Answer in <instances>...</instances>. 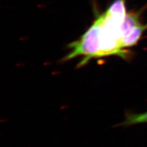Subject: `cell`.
<instances>
[{
	"mask_svg": "<svg viewBox=\"0 0 147 147\" xmlns=\"http://www.w3.org/2000/svg\"><path fill=\"white\" fill-rule=\"evenodd\" d=\"M100 16L98 14L93 24L81 38L68 45L71 52L63 59V61H66L77 57L84 56V58L77 65L78 67H80L86 65L91 59L98 58L100 47Z\"/></svg>",
	"mask_w": 147,
	"mask_h": 147,
	"instance_id": "cell-1",
	"label": "cell"
},
{
	"mask_svg": "<svg viewBox=\"0 0 147 147\" xmlns=\"http://www.w3.org/2000/svg\"><path fill=\"white\" fill-rule=\"evenodd\" d=\"M146 30H147V24H144L142 23L123 36L121 39L122 48L126 49L136 45Z\"/></svg>",
	"mask_w": 147,
	"mask_h": 147,
	"instance_id": "cell-2",
	"label": "cell"
},
{
	"mask_svg": "<svg viewBox=\"0 0 147 147\" xmlns=\"http://www.w3.org/2000/svg\"><path fill=\"white\" fill-rule=\"evenodd\" d=\"M144 123H147V111L142 113L127 111L125 114V119L114 127H129Z\"/></svg>",
	"mask_w": 147,
	"mask_h": 147,
	"instance_id": "cell-3",
	"label": "cell"
}]
</instances>
